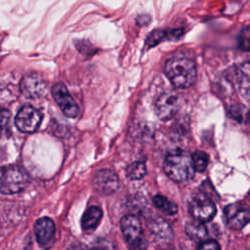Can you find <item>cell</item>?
<instances>
[{"label":"cell","mask_w":250,"mask_h":250,"mask_svg":"<svg viewBox=\"0 0 250 250\" xmlns=\"http://www.w3.org/2000/svg\"><path fill=\"white\" fill-rule=\"evenodd\" d=\"M165 73L176 88H188L196 79V65L190 59L174 57L167 61Z\"/></svg>","instance_id":"6da1fadb"},{"label":"cell","mask_w":250,"mask_h":250,"mask_svg":"<svg viewBox=\"0 0 250 250\" xmlns=\"http://www.w3.org/2000/svg\"><path fill=\"white\" fill-rule=\"evenodd\" d=\"M163 170L170 179L176 182L188 181L194 174L190 154L182 149L168 153L164 160Z\"/></svg>","instance_id":"7a4b0ae2"},{"label":"cell","mask_w":250,"mask_h":250,"mask_svg":"<svg viewBox=\"0 0 250 250\" xmlns=\"http://www.w3.org/2000/svg\"><path fill=\"white\" fill-rule=\"evenodd\" d=\"M27 173L17 165H6L0 168V191L13 194L22 191L28 185Z\"/></svg>","instance_id":"3957f363"},{"label":"cell","mask_w":250,"mask_h":250,"mask_svg":"<svg viewBox=\"0 0 250 250\" xmlns=\"http://www.w3.org/2000/svg\"><path fill=\"white\" fill-rule=\"evenodd\" d=\"M121 231L130 250H146L147 243L140 220L134 215H125L120 222Z\"/></svg>","instance_id":"277c9868"},{"label":"cell","mask_w":250,"mask_h":250,"mask_svg":"<svg viewBox=\"0 0 250 250\" xmlns=\"http://www.w3.org/2000/svg\"><path fill=\"white\" fill-rule=\"evenodd\" d=\"M41 120L42 114L38 109L30 104H24L16 115L15 125L22 133H33L39 128Z\"/></svg>","instance_id":"5b68a950"},{"label":"cell","mask_w":250,"mask_h":250,"mask_svg":"<svg viewBox=\"0 0 250 250\" xmlns=\"http://www.w3.org/2000/svg\"><path fill=\"white\" fill-rule=\"evenodd\" d=\"M188 209L193 219L200 223L209 222L216 214V206L214 202L205 194L193 197L189 203Z\"/></svg>","instance_id":"8992f818"},{"label":"cell","mask_w":250,"mask_h":250,"mask_svg":"<svg viewBox=\"0 0 250 250\" xmlns=\"http://www.w3.org/2000/svg\"><path fill=\"white\" fill-rule=\"evenodd\" d=\"M52 95L55 102L60 106L63 114L67 117L74 118L79 113V107L74 99L68 93L66 87L62 83H56L52 87Z\"/></svg>","instance_id":"52a82bcc"},{"label":"cell","mask_w":250,"mask_h":250,"mask_svg":"<svg viewBox=\"0 0 250 250\" xmlns=\"http://www.w3.org/2000/svg\"><path fill=\"white\" fill-rule=\"evenodd\" d=\"M119 187V180L117 175L108 169H102L98 171L93 178L94 189L104 195L114 193Z\"/></svg>","instance_id":"ba28073f"},{"label":"cell","mask_w":250,"mask_h":250,"mask_svg":"<svg viewBox=\"0 0 250 250\" xmlns=\"http://www.w3.org/2000/svg\"><path fill=\"white\" fill-rule=\"evenodd\" d=\"M21 93L30 99L41 98L47 90V83L39 73H28L21 81Z\"/></svg>","instance_id":"9c48e42d"},{"label":"cell","mask_w":250,"mask_h":250,"mask_svg":"<svg viewBox=\"0 0 250 250\" xmlns=\"http://www.w3.org/2000/svg\"><path fill=\"white\" fill-rule=\"evenodd\" d=\"M155 113L161 120L167 121L173 118L179 110V99L175 94L164 93L155 102Z\"/></svg>","instance_id":"30bf717a"},{"label":"cell","mask_w":250,"mask_h":250,"mask_svg":"<svg viewBox=\"0 0 250 250\" xmlns=\"http://www.w3.org/2000/svg\"><path fill=\"white\" fill-rule=\"evenodd\" d=\"M227 225L232 229H240L249 222V210L239 203L228 205L224 209Z\"/></svg>","instance_id":"8fae6325"},{"label":"cell","mask_w":250,"mask_h":250,"mask_svg":"<svg viewBox=\"0 0 250 250\" xmlns=\"http://www.w3.org/2000/svg\"><path fill=\"white\" fill-rule=\"evenodd\" d=\"M34 231L37 242L41 246L47 247L54 239L56 231L55 224L50 218H41L35 223Z\"/></svg>","instance_id":"7c38bea8"},{"label":"cell","mask_w":250,"mask_h":250,"mask_svg":"<svg viewBox=\"0 0 250 250\" xmlns=\"http://www.w3.org/2000/svg\"><path fill=\"white\" fill-rule=\"evenodd\" d=\"M149 232L153 240L158 243H169L172 238V231L168 224L160 218H157L149 224Z\"/></svg>","instance_id":"4fadbf2b"},{"label":"cell","mask_w":250,"mask_h":250,"mask_svg":"<svg viewBox=\"0 0 250 250\" xmlns=\"http://www.w3.org/2000/svg\"><path fill=\"white\" fill-rule=\"evenodd\" d=\"M103 216V211L99 206H90L84 212L81 220L82 229L86 231L93 230L100 224Z\"/></svg>","instance_id":"5bb4252c"},{"label":"cell","mask_w":250,"mask_h":250,"mask_svg":"<svg viewBox=\"0 0 250 250\" xmlns=\"http://www.w3.org/2000/svg\"><path fill=\"white\" fill-rule=\"evenodd\" d=\"M237 76H236V82L239 89L240 94L244 99L247 101L249 97V63L245 62L244 65H242L241 68L237 70Z\"/></svg>","instance_id":"9a60e30c"},{"label":"cell","mask_w":250,"mask_h":250,"mask_svg":"<svg viewBox=\"0 0 250 250\" xmlns=\"http://www.w3.org/2000/svg\"><path fill=\"white\" fill-rule=\"evenodd\" d=\"M186 233L187 235L194 240V241H201L207 235V229L200 222H189L186 225Z\"/></svg>","instance_id":"2e32d148"},{"label":"cell","mask_w":250,"mask_h":250,"mask_svg":"<svg viewBox=\"0 0 250 250\" xmlns=\"http://www.w3.org/2000/svg\"><path fill=\"white\" fill-rule=\"evenodd\" d=\"M152 202L157 209H159L160 211H162L167 215H174L178 211L177 205L164 195H161V194L155 195L152 198Z\"/></svg>","instance_id":"e0dca14e"},{"label":"cell","mask_w":250,"mask_h":250,"mask_svg":"<svg viewBox=\"0 0 250 250\" xmlns=\"http://www.w3.org/2000/svg\"><path fill=\"white\" fill-rule=\"evenodd\" d=\"M146 174V167L145 162L143 161H136L130 164L126 168V176L130 180H141Z\"/></svg>","instance_id":"ac0fdd59"},{"label":"cell","mask_w":250,"mask_h":250,"mask_svg":"<svg viewBox=\"0 0 250 250\" xmlns=\"http://www.w3.org/2000/svg\"><path fill=\"white\" fill-rule=\"evenodd\" d=\"M191 163L194 171L203 172L209 162L208 154L202 150H195L191 155Z\"/></svg>","instance_id":"d6986e66"},{"label":"cell","mask_w":250,"mask_h":250,"mask_svg":"<svg viewBox=\"0 0 250 250\" xmlns=\"http://www.w3.org/2000/svg\"><path fill=\"white\" fill-rule=\"evenodd\" d=\"M165 36H166L165 31H163V30H154L148 35L147 40H146V45L148 47L154 46V45L158 44L162 39H164Z\"/></svg>","instance_id":"ffe728a7"},{"label":"cell","mask_w":250,"mask_h":250,"mask_svg":"<svg viewBox=\"0 0 250 250\" xmlns=\"http://www.w3.org/2000/svg\"><path fill=\"white\" fill-rule=\"evenodd\" d=\"M239 45H240V48L247 52L249 50V28L248 27H245L240 36H239Z\"/></svg>","instance_id":"44dd1931"},{"label":"cell","mask_w":250,"mask_h":250,"mask_svg":"<svg viewBox=\"0 0 250 250\" xmlns=\"http://www.w3.org/2000/svg\"><path fill=\"white\" fill-rule=\"evenodd\" d=\"M10 117H11V114L7 109L0 110V135L3 133V131L7 127Z\"/></svg>","instance_id":"7402d4cb"},{"label":"cell","mask_w":250,"mask_h":250,"mask_svg":"<svg viewBox=\"0 0 250 250\" xmlns=\"http://www.w3.org/2000/svg\"><path fill=\"white\" fill-rule=\"evenodd\" d=\"M197 250H220V245L215 240H207L202 242Z\"/></svg>","instance_id":"603a6c76"},{"label":"cell","mask_w":250,"mask_h":250,"mask_svg":"<svg viewBox=\"0 0 250 250\" xmlns=\"http://www.w3.org/2000/svg\"><path fill=\"white\" fill-rule=\"evenodd\" d=\"M67 250H89L86 246H84L83 244H73L71 246L68 247Z\"/></svg>","instance_id":"cb8c5ba5"}]
</instances>
